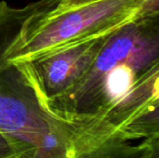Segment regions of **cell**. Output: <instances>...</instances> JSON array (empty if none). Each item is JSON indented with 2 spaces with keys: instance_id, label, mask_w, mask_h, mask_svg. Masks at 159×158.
Returning <instances> with one entry per match:
<instances>
[{
  "instance_id": "cell-1",
  "label": "cell",
  "mask_w": 159,
  "mask_h": 158,
  "mask_svg": "<svg viewBox=\"0 0 159 158\" xmlns=\"http://www.w3.org/2000/svg\"><path fill=\"white\" fill-rule=\"evenodd\" d=\"M159 12L110 34L88 72L45 109L54 117L129 142L159 137Z\"/></svg>"
},
{
  "instance_id": "cell-2",
  "label": "cell",
  "mask_w": 159,
  "mask_h": 158,
  "mask_svg": "<svg viewBox=\"0 0 159 158\" xmlns=\"http://www.w3.org/2000/svg\"><path fill=\"white\" fill-rule=\"evenodd\" d=\"M60 1L37 0L20 7L0 1V130L18 143L34 147L37 158L69 157L75 131L43 107L20 65L8 56L30 26Z\"/></svg>"
},
{
  "instance_id": "cell-3",
  "label": "cell",
  "mask_w": 159,
  "mask_h": 158,
  "mask_svg": "<svg viewBox=\"0 0 159 158\" xmlns=\"http://www.w3.org/2000/svg\"><path fill=\"white\" fill-rule=\"evenodd\" d=\"M159 12V0H101L34 21L13 46L9 60L30 61L40 55L111 33L146 14Z\"/></svg>"
},
{
  "instance_id": "cell-4",
  "label": "cell",
  "mask_w": 159,
  "mask_h": 158,
  "mask_svg": "<svg viewBox=\"0 0 159 158\" xmlns=\"http://www.w3.org/2000/svg\"><path fill=\"white\" fill-rule=\"evenodd\" d=\"M111 33L61 47L30 61L16 62L44 108L80 80Z\"/></svg>"
},
{
  "instance_id": "cell-5",
  "label": "cell",
  "mask_w": 159,
  "mask_h": 158,
  "mask_svg": "<svg viewBox=\"0 0 159 158\" xmlns=\"http://www.w3.org/2000/svg\"><path fill=\"white\" fill-rule=\"evenodd\" d=\"M20 146H26V145H22L20 143L16 142L15 141L10 139L8 136H7L5 133H3L0 130V158L7 156L8 154L12 153L13 151H15L17 148Z\"/></svg>"
},
{
  "instance_id": "cell-6",
  "label": "cell",
  "mask_w": 159,
  "mask_h": 158,
  "mask_svg": "<svg viewBox=\"0 0 159 158\" xmlns=\"http://www.w3.org/2000/svg\"><path fill=\"white\" fill-rule=\"evenodd\" d=\"M96 1H101V0H61L58 6L51 11V13H59L69 8L80 7L86 4L96 2Z\"/></svg>"
},
{
  "instance_id": "cell-7",
  "label": "cell",
  "mask_w": 159,
  "mask_h": 158,
  "mask_svg": "<svg viewBox=\"0 0 159 158\" xmlns=\"http://www.w3.org/2000/svg\"><path fill=\"white\" fill-rule=\"evenodd\" d=\"M3 158H37V150L31 146H20Z\"/></svg>"
},
{
  "instance_id": "cell-8",
  "label": "cell",
  "mask_w": 159,
  "mask_h": 158,
  "mask_svg": "<svg viewBox=\"0 0 159 158\" xmlns=\"http://www.w3.org/2000/svg\"><path fill=\"white\" fill-rule=\"evenodd\" d=\"M141 158H159V137L149 139Z\"/></svg>"
}]
</instances>
